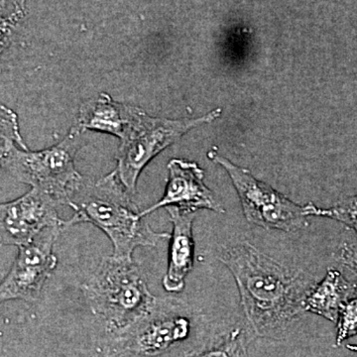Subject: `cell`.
<instances>
[{"instance_id": "1", "label": "cell", "mask_w": 357, "mask_h": 357, "mask_svg": "<svg viewBox=\"0 0 357 357\" xmlns=\"http://www.w3.org/2000/svg\"><path fill=\"white\" fill-rule=\"evenodd\" d=\"M218 258L234 276L258 337H280L306 312L305 301L314 286L302 272L283 266L248 241L223 248Z\"/></svg>"}, {"instance_id": "2", "label": "cell", "mask_w": 357, "mask_h": 357, "mask_svg": "<svg viewBox=\"0 0 357 357\" xmlns=\"http://www.w3.org/2000/svg\"><path fill=\"white\" fill-rule=\"evenodd\" d=\"M74 215L70 225L89 222L102 230L114 248L112 256L133 259L137 248H155L170 238L167 232H156L143 220L132 201V195L119 180L115 170L93 184H83L69 203Z\"/></svg>"}, {"instance_id": "3", "label": "cell", "mask_w": 357, "mask_h": 357, "mask_svg": "<svg viewBox=\"0 0 357 357\" xmlns=\"http://www.w3.org/2000/svg\"><path fill=\"white\" fill-rule=\"evenodd\" d=\"M82 290L91 312L105 321L110 333L144 316L157 300L134 260L112 255L102 258Z\"/></svg>"}, {"instance_id": "4", "label": "cell", "mask_w": 357, "mask_h": 357, "mask_svg": "<svg viewBox=\"0 0 357 357\" xmlns=\"http://www.w3.org/2000/svg\"><path fill=\"white\" fill-rule=\"evenodd\" d=\"M81 129L74 128L64 140L41 151H30L16 141L1 137V164L16 180L68 204L84 184L75 158L82 146Z\"/></svg>"}, {"instance_id": "5", "label": "cell", "mask_w": 357, "mask_h": 357, "mask_svg": "<svg viewBox=\"0 0 357 357\" xmlns=\"http://www.w3.org/2000/svg\"><path fill=\"white\" fill-rule=\"evenodd\" d=\"M220 114L222 109H217L197 119L172 121L150 116L134 107L128 128L121 139L115 169L126 190L133 196L141 172L152 159L192 129L211 123Z\"/></svg>"}, {"instance_id": "6", "label": "cell", "mask_w": 357, "mask_h": 357, "mask_svg": "<svg viewBox=\"0 0 357 357\" xmlns=\"http://www.w3.org/2000/svg\"><path fill=\"white\" fill-rule=\"evenodd\" d=\"M208 159L229 174L248 222L266 229L294 232L309 227L304 206L294 203L271 185L258 180L248 169L232 163L215 150Z\"/></svg>"}, {"instance_id": "7", "label": "cell", "mask_w": 357, "mask_h": 357, "mask_svg": "<svg viewBox=\"0 0 357 357\" xmlns=\"http://www.w3.org/2000/svg\"><path fill=\"white\" fill-rule=\"evenodd\" d=\"M191 321L174 311L170 301L157 298L144 316L110 333L109 354L115 357H155L189 337Z\"/></svg>"}, {"instance_id": "8", "label": "cell", "mask_w": 357, "mask_h": 357, "mask_svg": "<svg viewBox=\"0 0 357 357\" xmlns=\"http://www.w3.org/2000/svg\"><path fill=\"white\" fill-rule=\"evenodd\" d=\"M63 227L46 229L31 243L18 248L17 256L0 285V300L35 302L50 278L58 259L53 249Z\"/></svg>"}, {"instance_id": "9", "label": "cell", "mask_w": 357, "mask_h": 357, "mask_svg": "<svg viewBox=\"0 0 357 357\" xmlns=\"http://www.w3.org/2000/svg\"><path fill=\"white\" fill-rule=\"evenodd\" d=\"M59 204L46 192L33 188L20 198L0 204L1 245L20 248L49 227H70L69 220L59 217Z\"/></svg>"}, {"instance_id": "10", "label": "cell", "mask_w": 357, "mask_h": 357, "mask_svg": "<svg viewBox=\"0 0 357 357\" xmlns=\"http://www.w3.org/2000/svg\"><path fill=\"white\" fill-rule=\"evenodd\" d=\"M168 178L165 192L160 201L141 211L143 218L161 208L175 206L180 210H208L225 213L222 204L204 184L203 169L195 162L171 160L167 166Z\"/></svg>"}, {"instance_id": "11", "label": "cell", "mask_w": 357, "mask_h": 357, "mask_svg": "<svg viewBox=\"0 0 357 357\" xmlns=\"http://www.w3.org/2000/svg\"><path fill=\"white\" fill-rule=\"evenodd\" d=\"M166 210L172 222V234L169 238L168 267L162 284L166 292L178 294L184 290L185 278L194 266L192 225L197 211L180 210L175 206H168Z\"/></svg>"}, {"instance_id": "12", "label": "cell", "mask_w": 357, "mask_h": 357, "mask_svg": "<svg viewBox=\"0 0 357 357\" xmlns=\"http://www.w3.org/2000/svg\"><path fill=\"white\" fill-rule=\"evenodd\" d=\"M356 296V282L349 280L342 272L331 268L325 278L310 291L305 301V311L337 323L342 307Z\"/></svg>"}, {"instance_id": "13", "label": "cell", "mask_w": 357, "mask_h": 357, "mask_svg": "<svg viewBox=\"0 0 357 357\" xmlns=\"http://www.w3.org/2000/svg\"><path fill=\"white\" fill-rule=\"evenodd\" d=\"M133 109L132 105L114 102L109 95L102 93L81 107L77 128L112 134L121 139Z\"/></svg>"}, {"instance_id": "14", "label": "cell", "mask_w": 357, "mask_h": 357, "mask_svg": "<svg viewBox=\"0 0 357 357\" xmlns=\"http://www.w3.org/2000/svg\"><path fill=\"white\" fill-rule=\"evenodd\" d=\"M180 357H248L245 333L243 328H232Z\"/></svg>"}, {"instance_id": "15", "label": "cell", "mask_w": 357, "mask_h": 357, "mask_svg": "<svg viewBox=\"0 0 357 357\" xmlns=\"http://www.w3.org/2000/svg\"><path fill=\"white\" fill-rule=\"evenodd\" d=\"M307 217L331 218L344 223L357 234V194L347 197L328 208H321L310 203L304 206Z\"/></svg>"}, {"instance_id": "16", "label": "cell", "mask_w": 357, "mask_h": 357, "mask_svg": "<svg viewBox=\"0 0 357 357\" xmlns=\"http://www.w3.org/2000/svg\"><path fill=\"white\" fill-rule=\"evenodd\" d=\"M357 335V296L349 300L340 312L337 319L335 344L340 347L345 340Z\"/></svg>"}, {"instance_id": "17", "label": "cell", "mask_w": 357, "mask_h": 357, "mask_svg": "<svg viewBox=\"0 0 357 357\" xmlns=\"http://www.w3.org/2000/svg\"><path fill=\"white\" fill-rule=\"evenodd\" d=\"M335 257L342 266L351 272L357 284V234L356 238L340 244Z\"/></svg>"}, {"instance_id": "18", "label": "cell", "mask_w": 357, "mask_h": 357, "mask_svg": "<svg viewBox=\"0 0 357 357\" xmlns=\"http://www.w3.org/2000/svg\"><path fill=\"white\" fill-rule=\"evenodd\" d=\"M347 349H349V351L357 352V345L356 344H349L347 345Z\"/></svg>"}]
</instances>
